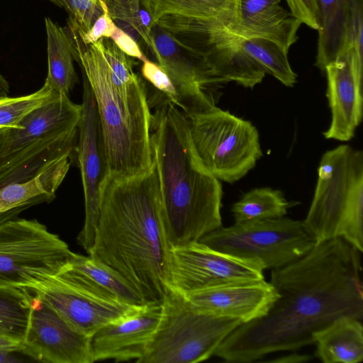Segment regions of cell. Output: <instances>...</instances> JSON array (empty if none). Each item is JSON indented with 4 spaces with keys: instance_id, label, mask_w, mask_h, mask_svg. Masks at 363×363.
<instances>
[{
    "instance_id": "6da1fadb",
    "label": "cell",
    "mask_w": 363,
    "mask_h": 363,
    "mask_svg": "<svg viewBox=\"0 0 363 363\" xmlns=\"http://www.w3.org/2000/svg\"><path fill=\"white\" fill-rule=\"evenodd\" d=\"M362 254L345 240L333 238L272 269L270 283L279 297L267 314L239 325L213 355L227 362H252L314 344V333L340 317L362 320Z\"/></svg>"
},
{
    "instance_id": "7a4b0ae2",
    "label": "cell",
    "mask_w": 363,
    "mask_h": 363,
    "mask_svg": "<svg viewBox=\"0 0 363 363\" xmlns=\"http://www.w3.org/2000/svg\"><path fill=\"white\" fill-rule=\"evenodd\" d=\"M156 172L108 174L89 254L125 279L146 304H161L170 291L169 255Z\"/></svg>"
},
{
    "instance_id": "3957f363",
    "label": "cell",
    "mask_w": 363,
    "mask_h": 363,
    "mask_svg": "<svg viewBox=\"0 0 363 363\" xmlns=\"http://www.w3.org/2000/svg\"><path fill=\"white\" fill-rule=\"evenodd\" d=\"M151 141L165 235L170 247L222 226L223 189L193 145L188 118L165 99L152 113Z\"/></svg>"
},
{
    "instance_id": "277c9868",
    "label": "cell",
    "mask_w": 363,
    "mask_h": 363,
    "mask_svg": "<svg viewBox=\"0 0 363 363\" xmlns=\"http://www.w3.org/2000/svg\"><path fill=\"white\" fill-rule=\"evenodd\" d=\"M74 58L83 69L92 90L101 125L108 174L130 177L153 167L152 113L140 79L124 97L114 88L99 41L83 44L74 28H65Z\"/></svg>"
},
{
    "instance_id": "5b68a950",
    "label": "cell",
    "mask_w": 363,
    "mask_h": 363,
    "mask_svg": "<svg viewBox=\"0 0 363 363\" xmlns=\"http://www.w3.org/2000/svg\"><path fill=\"white\" fill-rule=\"evenodd\" d=\"M303 226L315 244L342 238L363 252V152L348 145L326 151Z\"/></svg>"
},
{
    "instance_id": "8992f818",
    "label": "cell",
    "mask_w": 363,
    "mask_h": 363,
    "mask_svg": "<svg viewBox=\"0 0 363 363\" xmlns=\"http://www.w3.org/2000/svg\"><path fill=\"white\" fill-rule=\"evenodd\" d=\"M161 318L137 363H197L213 356L242 321L198 312L172 289L161 303Z\"/></svg>"
},
{
    "instance_id": "52a82bcc",
    "label": "cell",
    "mask_w": 363,
    "mask_h": 363,
    "mask_svg": "<svg viewBox=\"0 0 363 363\" xmlns=\"http://www.w3.org/2000/svg\"><path fill=\"white\" fill-rule=\"evenodd\" d=\"M187 118L195 150L218 179L240 180L262 156L259 133L251 122L216 106Z\"/></svg>"
},
{
    "instance_id": "ba28073f",
    "label": "cell",
    "mask_w": 363,
    "mask_h": 363,
    "mask_svg": "<svg viewBox=\"0 0 363 363\" xmlns=\"http://www.w3.org/2000/svg\"><path fill=\"white\" fill-rule=\"evenodd\" d=\"M72 252L60 237L35 219L0 223V286L28 287L57 275Z\"/></svg>"
},
{
    "instance_id": "9c48e42d",
    "label": "cell",
    "mask_w": 363,
    "mask_h": 363,
    "mask_svg": "<svg viewBox=\"0 0 363 363\" xmlns=\"http://www.w3.org/2000/svg\"><path fill=\"white\" fill-rule=\"evenodd\" d=\"M199 241L221 252L257 259L264 269L285 266L304 256L315 245L302 220L284 217L221 226Z\"/></svg>"
},
{
    "instance_id": "30bf717a",
    "label": "cell",
    "mask_w": 363,
    "mask_h": 363,
    "mask_svg": "<svg viewBox=\"0 0 363 363\" xmlns=\"http://www.w3.org/2000/svg\"><path fill=\"white\" fill-rule=\"evenodd\" d=\"M263 264L213 250L199 241L171 247L169 288L184 296L210 287L264 279Z\"/></svg>"
},
{
    "instance_id": "8fae6325",
    "label": "cell",
    "mask_w": 363,
    "mask_h": 363,
    "mask_svg": "<svg viewBox=\"0 0 363 363\" xmlns=\"http://www.w3.org/2000/svg\"><path fill=\"white\" fill-rule=\"evenodd\" d=\"M81 105L77 152L84 194L85 219L77 240L89 255L99 219L101 188L108 172L97 107L84 74Z\"/></svg>"
},
{
    "instance_id": "7c38bea8",
    "label": "cell",
    "mask_w": 363,
    "mask_h": 363,
    "mask_svg": "<svg viewBox=\"0 0 363 363\" xmlns=\"http://www.w3.org/2000/svg\"><path fill=\"white\" fill-rule=\"evenodd\" d=\"M28 291L30 315L21 352L43 362L93 363L90 337L78 331L46 301Z\"/></svg>"
},
{
    "instance_id": "4fadbf2b",
    "label": "cell",
    "mask_w": 363,
    "mask_h": 363,
    "mask_svg": "<svg viewBox=\"0 0 363 363\" xmlns=\"http://www.w3.org/2000/svg\"><path fill=\"white\" fill-rule=\"evenodd\" d=\"M26 288L46 301L75 329L89 337L104 325L132 315L144 306L97 296L57 275L47 276Z\"/></svg>"
},
{
    "instance_id": "5bb4252c",
    "label": "cell",
    "mask_w": 363,
    "mask_h": 363,
    "mask_svg": "<svg viewBox=\"0 0 363 363\" xmlns=\"http://www.w3.org/2000/svg\"><path fill=\"white\" fill-rule=\"evenodd\" d=\"M184 296L198 312L237 318L245 323L267 315L279 294L270 282L263 279L216 286Z\"/></svg>"
},
{
    "instance_id": "9a60e30c",
    "label": "cell",
    "mask_w": 363,
    "mask_h": 363,
    "mask_svg": "<svg viewBox=\"0 0 363 363\" xmlns=\"http://www.w3.org/2000/svg\"><path fill=\"white\" fill-rule=\"evenodd\" d=\"M161 313V304H146L136 313L99 328L90 336L92 362H138L157 330Z\"/></svg>"
},
{
    "instance_id": "2e32d148",
    "label": "cell",
    "mask_w": 363,
    "mask_h": 363,
    "mask_svg": "<svg viewBox=\"0 0 363 363\" xmlns=\"http://www.w3.org/2000/svg\"><path fill=\"white\" fill-rule=\"evenodd\" d=\"M327 77L326 96L331 111V123L323 133L327 139L350 140L362 118V76L343 51L324 69Z\"/></svg>"
},
{
    "instance_id": "e0dca14e",
    "label": "cell",
    "mask_w": 363,
    "mask_h": 363,
    "mask_svg": "<svg viewBox=\"0 0 363 363\" xmlns=\"http://www.w3.org/2000/svg\"><path fill=\"white\" fill-rule=\"evenodd\" d=\"M77 131L52 134L16 147L9 146L7 135L0 147V189L30 179L55 160L72 154Z\"/></svg>"
},
{
    "instance_id": "ac0fdd59",
    "label": "cell",
    "mask_w": 363,
    "mask_h": 363,
    "mask_svg": "<svg viewBox=\"0 0 363 363\" xmlns=\"http://www.w3.org/2000/svg\"><path fill=\"white\" fill-rule=\"evenodd\" d=\"M281 0H239L238 18L229 29L240 38H262L279 44L286 52L297 39L302 24L281 5Z\"/></svg>"
},
{
    "instance_id": "d6986e66",
    "label": "cell",
    "mask_w": 363,
    "mask_h": 363,
    "mask_svg": "<svg viewBox=\"0 0 363 363\" xmlns=\"http://www.w3.org/2000/svg\"><path fill=\"white\" fill-rule=\"evenodd\" d=\"M57 275L97 296L134 306L146 305L119 274L89 255L72 252L68 264Z\"/></svg>"
},
{
    "instance_id": "ffe728a7",
    "label": "cell",
    "mask_w": 363,
    "mask_h": 363,
    "mask_svg": "<svg viewBox=\"0 0 363 363\" xmlns=\"http://www.w3.org/2000/svg\"><path fill=\"white\" fill-rule=\"evenodd\" d=\"M81 113L82 105L72 102L69 96L57 93L26 116L20 122V128H10L9 146L16 147L52 134L78 130Z\"/></svg>"
},
{
    "instance_id": "44dd1931",
    "label": "cell",
    "mask_w": 363,
    "mask_h": 363,
    "mask_svg": "<svg viewBox=\"0 0 363 363\" xmlns=\"http://www.w3.org/2000/svg\"><path fill=\"white\" fill-rule=\"evenodd\" d=\"M71 154L55 160L34 177L0 189V213L23 206H30L51 201L66 177L71 164Z\"/></svg>"
},
{
    "instance_id": "7402d4cb",
    "label": "cell",
    "mask_w": 363,
    "mask_h": 363,
    "mask_svg": "<svg viewBox=\"0 0 363 363\" xmlns=\"http://www.w3.org/2000/svg\"><path fill=\"white\" fill-rule=\"evenodd\" d=\"M314 355L323 363H359L363 360L362 320L340 317L313 334Z\"/></svg>"
},
{
    "instance_id": "603a6c76",
    "label": "cell",
    "mask_w": 363,
    "mask_h": 363,
    "mask_svg": "<svg viewBox=\"0 0 363 363\" xmlns=\"http://www.w3.org/2000/svg\"><path fill=\"white\" fill-rule=\"evenodd\" d=\"M152 25L165 16L216 20L230 29L238 22L239 0H140Z\"/></svg>"
},
{
    "instance_id": "cb8c5ba5",
    "label": "cell",
    "mask_w": 363,
    "mask_h": 363,
    "mask_svg": "<svg viewBox=\"0 0 363 363\" xmlns=\"http://www.w3.org/2000/svg\"><path fill=\"white\" fill-rule=\"evenodd\" d=\"M318 38L315 66L322 72L343 51L347 30V0H316Z\"/></svg>"
},
{
    "instance_id": "d4e9b609",
    "label": "cell",
    "mask_w": 363,
    "mask_h": 363,
    "mask_svg": "<svg viewBox=\"0 0 363 363\" xmlns=\"http://www.w3.org/2000/svg\"><path fill=\"white\" fill-rule=\"evenodd\" d=\"M45 21L48 60V72L45 82L55 91L69 96L77 82L70 38L66 29L50 18H45Z\"/></svg>"
},
{
    "instance_id": "484cf974",
    "label": "cell",
    "mask_w": 363,
    "mask_h": 363,
    "mask_svg": "<svg viewBox=\"0 0 363 363\" xmlns=\"http://www.w3.org/2000/svg\"><path fill=\"white\" fill-rule=\"evenodd\" d=\"M296 202L288 201L283 193L269 187L256 188L245 193L231 208L235 223L284 217Z\"/></svg>"
},
{
    "instance_id": "4316f807",
    "label": "cell",
    "mask_w": 363,
    "mask_h": 363,
    "mask_svg": "<svg viewBox=\"0 0 363 363\" xmlns=\"http://www.w3.org/2000/svg\"><path fill=\"white\" fill-rule=\"evenodd\" d=\"M238 38L242 50L261 67L266 74L272 75L286 86H294L296 82V74L290 65L288 52L279 44L262 38Z\"/></svg>"
},
{
    "instance_id": "83f0119b",
    "label": "cell",
    "mask_w": 363,
    "mask_h": 363,
    "mask_svg": "<svg viewBox=\"0 0 363 363\" xmlns=\"http://www.w3.org/2000/svg\"><path fill=\"white\" fill-rule=\"evenodd\" d=\"M30 310V293L27 288L0 286V334L22 342Z\"/></svg>"
},
{
    "instance_id": "f1b7e54d",
    "label": "cell",
    "mask_w": 363,
    "mask_h": 363,
    "mask_svg": "<svg viewBox=\"0 0 363 363\" xmlns=\"http://www.w3.org/2000/svg\"><path fill=\"white\" fill-rule=\"evenodd\" d=\"M57 94L45 82L39 90L33 94L0 99V128H20V122L26 116L48 102Z\"/></svg>"
},
{
    "instance_id": "f546056e",
    "label": "cell",
    "mask_w": 363,
    "mask_h": 363,
    "mask_svg": "<svg viewBox=\"0 0 363 363\" xmlns=\"http://www.w3.org/2000/svg\"><path fill=\"white\" fill-rule=\"evenodd\" d=\"M99 41L114 88L120 95L127 97L140 79L133 71L132 59L122 52L110 38H102Z\"/></svg>"
},
{
    "instance_id": "4dcf8cb0",
    "label": "cell",
    "mask_w": 363,
    "mask_h": 363,
    "mask_svg": "<svg viewBox=\"0 0 363 363\" xmlns=\"http://www.w3.org/2000/svg\"><path fill=\"white\" fill-rule=\"evenodd\" d=\"M108 10L112 19L120 20L130 26L143 38L152 53L153 52L152 29L154 26L140 0H123L118 4L108 7Z\"/></svg>"
},
{
    "instance_id": "1f68e13d",
    "label": "cell",
    "mask_w": 363,
    "mask_h": 363,
    "mask_svg": "<svg viewBox=\"0 0 363 363\" xmlns=\"http://www.w3.org/2000/svg\"><path fill=\"white\" fill-rule=\"evenodd\" d=\"M347 30L345 51L361 74L363 71V0H347ZM342 51V52H343Z\"/></svg>"
},
{
    "instance_id": "d6a6232c",
    "label": "cell",
    "mask_w": 363,
    "mask_h": 363,
    "mask_svg": "<svg viewBox=\"0 0 363 363\" xmlns=\"http://www.w3.org/2000/svg\"><path fill=\"white\" fill-rule=\"evenodd\" d=\"M64 8L69 14V20L78 30L84 32L90 28L102 14L103 9L99 0H50Z\"/></svg>"
},
{
    "instance_id": "836d02e7",
    "label": "cell",
    "mask_w": 363,
    "mask_h": 363,
    "mask_svg": "<svg viewBox=\"0 0 363 363\" xmlns=\"http://www.w3.org/2000/svg\"><path fill=\"white\" fill-rule=\"evenodd\" d=\"M141 72L165 99L179 107L182 111L184 102L182 94L167 73L160 66L147 59L143 62Z\"/></svg>"
},
{
    "instance_id": "e575fe53",
    "label": "cell",
    "mask_w": 363,
    "mask_h": 363,
    "mask_svg": "<svg viewBox=\"0 0 363 363\" xmlns=\"http://www.w3.org/2000/svg\"><path fill=\"white\" fill-rule=\"evenodd\" d=\"M99 1L103 13L87 30L84 32L78 30L73 23L68 20L74 27L81 42L84 45L93 44L102 38H111L117 28L113 19L109 15L106 4L101 0Z\"/></svg>"
},
{
    "instance_id": "d590c367",
    "label": "cell",
    "mask_w": 363,
    "mask_h": 363,
    "mask_svg": "<svg viewBox=\"0 0 363 363\" xmlns=\"http://www.w3.org/2000/svg\"><path fill=\"white\" fill-rule=\"evenodd\" d=\"M289 7L290 12L313 30L318 29V14L316 0H285Z\"/></svg>"
},
{
    "instance_id": "8d00e7d4",
    "label": "cell",
    "mask_w": 363,
    "mask_h": 363,
    "mask_svg": "<svg viewBox=\"0 0 363 363\" xmlns=\"http://www.w3.org/2000/svg\"><path fill=\"white\" fill-rule=\"evenodd\" d=\"M110 38L122 52L129 57L137 58L143 62L147 59L138 43L118 26Z\"/></svg>"
},
{
    "instance_id": "74e56055",
    "label": "cell",
    "mask_w": 363,
    "mask_h": 363,
    "mask_svg": "<svg viewBox=\"0 0 363 363\" xmlns=\"http://www.w3.org/2000/svg\"><path fill=\"white\" fill-rule=\"evenodd\" d=\"M21 342L11 337L0 334V350L14 352L21 351Z\"/></svg>"
},
{
    "instance_id": "f35d334b",
    "label": "cell",
    "mask_w": 363,
    "mask_h": 363,
    "mask_svg": "<svg viewBox=\"0 0 363 363\" xmlns=\"http://www.w3.org/2000/svg\"><path fill=\"white\" fill-rule=\"evenodd\" d=\"M313 357L308 354H301L297 353L290 354L278 359H272V362L291 363V362H305L310 361Z\"/></svg>"
},
{
    "instance_id": "ab89813d",
    "label": "cell",
    "mask_w": 363,
    "mask_h": 363,
    "mask_svg": "<svg viewBox=\"0 0 363 363\" xmlns=\"http://www.w3.org/2000/svg\"><path fill=\"white\" fill-rule=\"evenodd\" d=\"M29 206H23L18 207V208H13L12 210H10V211H6L4 213H0V223H3L9 219L17 217V216L22 211L26 209Z\"/></svg>"
},
{
    "instance_id": "60d3db41",
    "label": "cell",
    "mask_w": 363,
    "mask_h": 363,
    "mask_svg": "<svg viewBox=\"0 0 363 363\" xmlns=\"http://www.w3.org/2000/svg\"><path fill=\"white\" fill-rule=\"evenodd\" d=\"M13 352L0 350V363L21 362L22 360L12 354Z\"/></svg>"
},
{
    "instance_id": "b9f144b4",
    "label": "cell",
    "mask_w": 363,
    "mask_h": 363,
    "mask_svg": "<svg viewBox=\"0 0 363 363\" xmlns=\"http://www.w3.org/2000/svg\"><path fill=\"white\" fill-rule=\"evenodd\" d=\"M9 93V84L6 79L0 74V99L7 97Z\"/></svg>"
},
{
    "instance_id": "7bdbcfd3",
    "label": "cell",
    "mask_w": 363,
    "mask_h": 363,
    "mask_svg": "<svg viewBox=\"0 0 363 363\" xmlns=\"http://www.w3.org/2000/svg\"><path fill=\"white\" fill-rule=\"evenodd\" d=\"M101 1H104L106 4L107 7L108 8V7H111V6H113L120 4L123 0H101Z\"/></svg>"
}]
</instances>
